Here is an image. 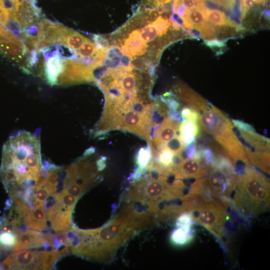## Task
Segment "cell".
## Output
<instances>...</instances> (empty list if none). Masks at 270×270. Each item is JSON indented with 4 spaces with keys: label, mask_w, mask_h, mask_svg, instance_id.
Instances as JSON below:
<instances>
[{
    "label": "cell",
    "mask_w": 270,
    "mask_h": 270,
    "mask_svg": "<svg viewBox=\"0 0 270 270\" xmlns=\"http://www.w3.org/2000/svg\"><path fill=\"white\" fill-rule=\"evenodd\" d=\"M164 8L142 4L134 16L118 30L100 35L108 52L116 56L120 66L150 74L154 72L163 50L178 38L177 28Z\"/></svg>",
    "instance_id": "obj_1"
},
{
    "label": "cell",
    "mask_w": 270,
    "mask_h": 270,
    "mask_svg": "<svg viewBox=\"0 0 270 270\" xmlns=\"http://www.w3.org/2000/svg\"><path fill=\"white\" fill-rule=\"evenodd\" d=\"M153 214L138 211L130 204L124 206L116 216L102 227L82 230L72 228L76 240L72 252L102 262L110 261L118 249L136 232L154 224Z\"/></svg>",
    "instance_id": "obj_2"
},
{
    "label": "cell",
    "mask_w": 270,
    "mask_h": 270,
    "mask_svg": "<svg viewBox=\"0 0 270 270\" xmlns=\"http://www.w3.org/2000/svg\"><path fill=\"white\" fill-rule=\"evenodd\" d=\"M42 165L40 142L37 136L20 132L4 144L1 172L6 182L25 191L44 181L48 174Z\"/></svg>",
    "instance_id": "obj_3"
},
{
    "label": "cell",
    "mask_w": 270,
    "mask_h": 270,
    "mask_svg": "<svg viewBox=\"0 0 270 270\" xmlns=\"http://www.w3.org/2000/svg\"><path fill=\"white\" fill-rule=\"evenodd\" d=\"M200 131L210 135L218 145L224 156L235 166L241 162L249 166L244 146L229 118L206 102L196 110Z\"/></svg>",
    "instance_id": "obj_4"
},
{
    "label": "cell",
    "mask_w": 270,
    "mask_h": 270,
    "mask_svg": "<svg viewBox=\"0 0 270 270\" xmlns=\"http://www.w3.org/2000/svg\"><path fill=\"white\" fill-rule=\"evenodd\" d=\"M234 192L232 204L242 216L252 218L268 211L270 182L256 170L246 166L238 172Z\"/></svg>",
    "instance_id": "obj_5"
},
{
    "label": "cell",
    "mask_w": 270,
    "mask_h": 270,
    "mask_svg": "<svg viewBox=\"0 0 270 270\" xmlns=\"http://www.w3.org/2000/svg\"><path fill=\"white\" fill-rule=\"evenodd\" d=\"M181 192L176 184H170L166 176L160 174L155 178L150 174L140 177L130 188L128 198L130 202H138L147 207V210L156 212L164 200L180 198Z\"/></svg>",
    "instance_id": "obj_6"
},
{
    "label": "cell",
    "mask_w": 270,
    "mask_h": 270,
    "mask_svg": "<svg viewBox=\"0 0 270 270\" xmlns=\"http://www.w3.org/2000/svg\"><path fill=\"white\" fill-rule=\"evenodd\" d=\"M185 206L186 212L191 213L194 222L221 240L229 219L226 208L222 202L208 196H188Z\"/></svg>",
    "instance_id": "obj_7"
},
{
    "label": "cell",
    "mask_w": 270,
    "mask_h": 270,
    "mask_svg": "<svg viewBox=\"0 0 270 270\" xmlns=\"http://www.w3.org/2000/svg\"><path fill=\"white\" fill-rule=\"evenodd\" d=\"M248 162L253 166L270 174V140L258 134L250 124L238 120H232Z\"/></svg>",
    "instance_id": "obj_8"
},
{
    "label": "cell",
    "mask_w": 270,
    "mask_h": 270,
    "mask_svg": "<svg viewBox=\"0 0 270 270\" xmlns=\"http://www.w3.org/2000/svg\"><path fill=\"white\" fill-rule=\"evenodd\" d=\"M68 252L66 248L60 250H23L10 255L4 264L10 269L46 270L50 268L59 257Z\"/></svg>",
    "instance_id": "obj_9"
},
{
    "label": "cell",
    "mask_w": 270,
    "mask_h": 270,
    "mask_svg": "<svg viewBox=\"0 0 270 270\" xmlns=\"http://www.w3.org/2000/svg\"><path fill=\"white\" fill-rule=\"evenodd\" d=\"M211 167L208 164L200 152L193 157L182 159L172 168V175L176 179H198L205 176Z\"/></svg>",
    "instance_id": "obj_10"
},
{
    "label": "cell",
    "mask_w": 270,
    "mask_h": 270,
    "mask_svg": "<svg viewBox=\"0 0 270 270\" xmlns=\"http://www.w3.org/2000/svg\"><path fill=\"white\" fill-rule=\"evenodd\" d=\"M16 238L17 241L14 247L15 251L42 246L47 248L48 245L45 236L36 231L26 230L18 232L16 234Z\"/></svg>",
    "instance_id": "obj_11"
},
{
    "label": "cell",
    "mask_w": 270,
    "mask_h": 270,
    "mask_svg": "<svg viewBox=\"0 0 270 270\" xmlns=\"http://www.w3.org/2000/svg\"><path fill=\"white\" fill-rule=\"evenodd\" d=\"M22 218L25 224L31 228L42 230L46 227V215L44 204H36Z\"/></svg>",
    "instance_id": "obj_12"
},
{
    "label": "cell",
    "mask_w": 270,
    "mask_h": 270,
    "mask_svg": "<svg viewBox=\"0 0 270 270\" xmlns=\"http://www.w3.org/2000/svg\"><path fill=\"white\" fill-rule=\"evenodd\" d=\"M207 8V7H204L186 9L184 16L180 18L183 22V28L188 30L196 29L200 30L207 22L205 16V12Z\"/></svg>",
    "instance_id": "obj_13"
},
{
    "label": "cell",
    "mask_w": 270,
    "mask_h": 270,
    "mask_svg": "<svg viewBox=\"0 0 270 270\" xmlns=\"http://www.w3.org/2000/svg\"><path fill=\"white\" fill-rule=\"evenodd\" d=\"M18 22L21 28L38 22L40 20V15L37 8L24 1L20 4L14 18Z\"/></svg>",
    "instance_id": "obj_14"
},
{
    "label": "cell",
    "mask_w": 270,
    "mask_h": 270,
    "mask_svg": "<svg viewBox=\"0 0 270 270\" xmlns=\"http://www.w3.org/2000/svg\"><path fill=\"white\" fill-rule=\"evenodd\" d=\"M64 69V62L62 58L54 56L47 59L45 63L44 72L48 82L52 85L57 84Z\"/></svg>",
    "instance_id": "obj_15"
},
{
    "label": "cell",
    "mask_w": 270,
    "mask_h": 270,
    "mask_svg": "<svg viewBox=\"0 0 270 270\" xmlns=\"http://www.w3.org/2000/svg\"><path fill=\"white\" fill-rule=\"evenodd\" d=\"M179 132L180 138L186 146L191 143L200 134L198 124L190 121H183L180 125Z\"/></svg>",
    "instance_id": "obj_16"
},
{
    "label": "cell",
    "mask_w": 270,
    "mask_h": 270,
    "mask_svg": "<svg viewBox=\"0 0 270 270\" xmlns=\"http://www.w3.org/2000/svg\"><path fill=\"white\" fill-rule=\"evenodd\" d=\"M194 235L192 228L176 227L170 236L171 243L176 246H184L190 243Z\"/></svg>",
    "instance_id": "obj_17"
},
{
    "label": "cell",
    "mask_w": 270,
    "mask_h": 270,
    "mask_svg": "<svg viewBox=\"0 0 270 270\" xmlns=\"http://www.w3.org/2000/svg\"><path fill=\"white\" fill-rule=\"evenodd\" d=\"M0 50L8 57L16 60H22L28 51L10 41L0 42Z\"/></svg>",
    "instance_id": "obj_18"
},
{
    "label": "cell",
    "mask_w": 270,
    "mask_h": 270,
    "mask_svg": "<svg viewBox=\"0 0 270 270\" xmlns=\"http://www.w3.org/2000/svg\"><path fill=\"white\" fill-rule=\"evenodd\" d=\"M205 16L206 21L214 25L220 26H232L230 19L221 10L208 8L205 12Z\"/></svg>",
    "instance_id": "obj_19"
},
{
    "label": "cell",
    "mask_w": 270,
    "mask_h": 270,
    "mask_svg": "<svg viewBox=\"0 0 270 270\" xmlns=\"http://www.w3.org/2000/svg\"><path fill=\"white\" fill-rule=\"evenodd\" d=\"M89 39L80 33L70 28L64 40V46H68L76 52Z\"/></svg>",
    "instance_id": "obj_20"
},
{
    "label": "cell",
    "mask_w": 270,
    "mask_h": 270,
    "mask_svg": "<svg viewBox=\"0 0 270 270\" xmlns=\"http://www.w3.org/2000/svg\"><path fill=\"white\" fill-rule=\"evenodd\" d=\"M194 223L192 216L190 212H184L180 214L176 220V226L191 228Z\"/></svg>",
    "instance_id": "obj_21"
},
{
    "label": "cell",
    "mask_w": 270,
    "mask_h": 270,
    "mask_svg": "<svg viewBox=\"0 0 270 270\" xmlns=\"http://www.w3.org/2000/svg\"><path fill=\"white\" fill-rule=\"evenodd\" d=\"M179 5L184 6L186 9L206 7L204 0H174L172 7Z\"/></svg>",
    "instance_id": "obj_22"
},
{
    "label": "cell",
    "mask_w": 270,
    "mask_h": 270,
    "mask_svg": "<svg viewBox=\"0 0 270 270\" xmlns=\"http://www.w3.org/2000/svg\"><path fill=\"white\" fill-rule=\"evenodd\" d=\"M10 232H3L0 236V244L6 248L14 246L17 241L16 236Z\"/></svg>",
    "instance_id": "obj_23"
},
{
    "label": "cell",
    "mask_w": 270,
    "mask_h": 270,
    "mask_svg": "<svg viewBox=\"0 0 270 270\" xmlns=\"http://www.w3.org/2000/svg\"><path fill=\"white\" fill-rule=\"evenodd\" d=\"M200 36L203 38H213L216 35V30L214 26L207 22L199 30Z\"/></svg>",
    "instance_id": "obj_24"
},
{
    "label": "cell",
    "mask_w": 270,
    "mask_h": 270,
    "mask_svg": "<svg viewBox=\"0 0 270 270\" xmlns=\"http://www.w3.org/2000/svg\"><path fill=\"white\" fill-rule=\"evenodd\" d=\"M228 10H232L235 0H207Z\"/></svg>",
    "instance_id": "obj_25"
},
{
    "label": "cell",
    "mask_w": 270,
    "mask_h": 270,
    "mask_svg": "<svg viewBox=\"0 0 270 270\" xmlns=\"http://www.w3.org/2000/svg\"><path fill=\"white\" fill-rule=\"evenodd\" d=\"M172 0H143V4L154 8H163Z\"/></svg>",
    "instance_id": "obj_26"
},
{
    "label": "cell",
    "mask_w": 270,
    "mask_h": 270,
    "mask_svg": "<svg viewBox=\"0 0 270 270\" xmlns=\"http://www.w3.org/2000/svg\"><path fill=\"white\" fill-rule=\"evenodd\" d=\"M204 44L212 48H220L224 46V41L220 40L217 39L205 40Z\"/></svg>",
    "instance_id": "obj_27"
},
{
    "label": "cell",
    "mask_w": 270,
    "mask_h": 270,
    "mask_svg": "<svg viewBox=\"0 0 270 270\" xmlns=\"http://www.w3.org/2000/svg\"><path fill=\"white\" fill-rule=\"evenodd\" d=\"M188 34L192 38H198L200 36L199 30L196 29H190L188 31Z\"/></svg>",
    "instance_id": "obj_28"
},
{
    "label": "cell",
    "mask_w": 270,
    "mask_h": 270,
    "mask_svg": "<svg viewBox=\"0 0 270 270\" xmlns=\"http://www.w3.org/2000/svg\"><path fill=\"white\" fill-rule=\"evenodd\" d=\"M258 4H264L267 0H254Z\"/></svg>",
    "instance_id": "obj_29"
},
{
    "label": "cell",
    "mask_w": 270,
    "mask_h": 270,
    "mask_svg": "<svg viewBox=\"0 0 270 270\" xmlns=\"http://www.w3.org/2000/svg\"></svg>",
    "instance_id": "obj_30"
}]
</instances>
